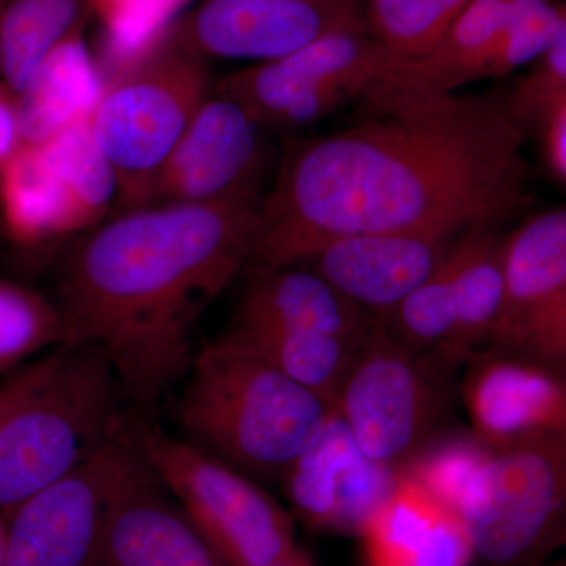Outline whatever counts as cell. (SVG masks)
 <instances>
[{"label":"cell","instance_id":"6da1fadb","mask_svg":"<svg viewBox=\"0 0 566 566\" xmlns=\"http://www.w3.org/2000/svg\"><path fill=\"white\" fill-rule=\"evenodd\" d=\"M367 117L283 151L248 266L303 264L354 234L457 240L501 222L526 188V125L509 96L389 93Z\"/></svg>","mask_w":566,"mask_h":566},{"label":"cell","instance_id":"7a4b0ae2","mask_svg":"<svg viewBox=\"0 0 566 566\" xmlns=\"http://www.w3.org/2000/svg\"><path fill=\"white\" fill-rule=\"evenodd\" d=\"M262 199L155 205L87 230L59 273L63 344L99 349L150 411L191 370L200 316L251 263Z\"/></svg>","mask_w":566,"mask_h":566},{"label":"cell","instance_id":"3957f363","mask_svg":"<svg viewBox=\"0 0 566 566\" xmlns=\"http://www.w3.org/2000/svg\"><path fill=\"white\" fill-rule=\"evenodd\" d=\"M122 387L104 354L62 344L0 386V517L87 461L117 433Z\"/></svg>","mask_w":566,"mask_h":566},{"label":"cell","instance_id":"277c9868","mask_svg":"<svg viewBox=\"0 0 566 566\" xmlns=\"http://www.w3.org/2000/svg\"><path fill=\"white\" fill-rule=\"evenodd\" d=\"M334 416L333 405L223 338L197 353L177 409L192 444L279 482Z\"/></svg>","mask_w":566,"mask_h":566},{"label":"cell","instance_id":"5b68a950","mask_svg":"<svg viewBox=\"0 0 566 566\" xmlns=\"http://www.w3.org/2000/svg\"><path fill=\"white\" fill-rule=\"evenodd\" d=\"M212 91L207 59L186 46L172 24L104 85L87 120L117 178L118 210L140 207Z\"/></svg>","mask_w":566,"mask_h":566},{"label":"cell","instance_id":"8992f818","mask_svg":"<svg viewBox=\"0 0 566 566\" xmlns=\"http://www.w3.org/2000/svg\"><path fill=\"white\" fill-rule=\"evenodd\" d=\"M125 430L226 566H262L296 547L292 516L252 476L158 424L125 417Z\"/></svg>","mask_w":566,"mask_h":566},{"label":"cell","instance_id":"52a82bcc","mask_svg":"<svg viewBox=\"0 0 566 566\" xmlns=\"http://www.w3.org/2000/svg\"><path fill=\"white\" fill-rule=\"evenodd\" d=\"M458 515L488 566L546 560L566 526V438L539 434L490 447Z\"/></svg>","mask_w":566,"mask_h":566},{"label":"cell","instance_id":"ba28073f","mask_svg":"<svg viewBox=\"0 0 566 566\" xmlns=\"http://www.w3.org/2000/svg\"><path fill=\"white\" fill-rule=\"evenodd\" d=\"M406 61L368 31L335 32L277 61L222 77L214 92L240 103L266 132H293L367 102Z\"/></svg>","mask_w":566,"mask_h":566},{"label":"cell","instance_id":"9c48e42d","mask_svg":"<svg viewBox=\"0 0 566 566\" xmlns=\"http://www.w3.org/2000/svg\"><path fill=\"white\" fill-rule=\"evenodd\" d=\"M444 408L434 367L376 322L335 401L360 452L401 471L430 441Z\"/></svg>","mask_w":566,"mask_h":566},{"label":"cell","instance_id":"30bf717a","mask_svg":"<svg viewBox=\"0 0 566 566\" xmlns=\"http://www.w3.org/2000/svg\"><path fill=\"white\" fill-rule=\"evenodd\" d=\"M566 24V0H472L427 57L406 62L381 93L439 96L534 65Z\"/></svg>","mask_w":566,"mask_h":566},{"label":"cell","instance_id":"8fae6325","mask_svg":"<svg viewBox=\"0 0 566 566\" xmlns=\"http://www.w3.org/2000/svg\"><path fill=\"white\" fill-rule=\"evenodd\" d=\"M98 566H226L142 457L117 434Z\"/></svg>","mask_w":566,"mask_h":566},{"label":"cell","instance_id":"7c38bea8","mask_svg":"<svg viewBox=\"0 0 566 566\" xmlns=\"http://www.w3.org/2000/svg\"><path fill=\"white\" fill-rule=\"evenodd\" d=\"M202 57L277 61L335 32L368 31L359 0H203L172 22Z\"/></svg>","mask_w":566,"mask_h":566},{"label":"cell","instance_id":"4fadbf2b","mask_svg":"<svg viewBox=\"0 0 566 566\" xmlns=\"http://www.w3.org/2000/svg\"><path fill=\"white\" fill-rule=\"evenodd\" d=\"M264 132L240 103L212 91L148 185L139 208L260 193L270 155Z\"/></svg>","mask_w":566,"mask_h":566},{"label":"cell","instance_id":"5bb4252c","mask_svg":"<svg viewBox=\"0 0 566 566\" xmlns=\"http://www.w3.org/2000/svg\"><path fill=\"white\" fill-rule=\"evenodd\" d=\"M118 430L87 461L3 517L2 566H98Z\"/></svg>","mask_w":566,"mask_h":566},{"label":"cell","instance_id":"9a60e30c","mask_svg":"<svg viewBox=\"0 0 566 566\" xmlns=\"http://www.w3.org/2000/svg\"><path fill=\"white\" fill-rule=\"evenodd\" d=\"M400 476L398 469L365 457L335 412L323 434L286 469L281 483L305 526L360 538Z\"/></svg>","mask_w":566,"mask_h":566},{"label":"cell","instance_id":"2e32d148","mask_svg":"<svg viewBox=\"0 0 566 566\" xmlns=\"http://www.w3.org/2000/svg\"><path fill=\"white\" fill-rule=\"evenodd\" d=\"M461 385L472 433L488 447L539 434L566 438V374L515 349L468 357Z\"/></svg>","mask_w":566,"mask_h":566},{"label":"cell","instance_id":"e0dca14e","mask_svg":"<svg viewBox=\"0 0 566 566\" xmlns=\"http://www.w3.org/2000/svg\"><path fill=\"white\" fill-rule=\"evenodd\" d=\"M457 240L416 233L354 234L327 244L303 264L371 318L381 319L439 270Z\"/></svg>","mask_w":566,"mask_h":566},{"label":"cell","instance_id":"ac0fdd59","mask_svg":"<svg viewBox=\"0 0 566 566\" xmlns=\"http://www.w3.org/2000/svg\"><path fill=\"white\" fill-rule=\"evenodd\" d=\"M360 539L364 566H472L476 557L460 515L403 474Z\"/></svg>","mask_w":566,"mask_h":566},{"label":"cell","instance_id":"d6986e66","mask_svg":"<svg viewBox=\"0 0 566 566\" xmlns=\"http://www.w3.org/2000/svg\"><path fill=\"white\" fill-rule=\"evenodd\" d=\"M237 322L335 335L364 345L375 319L305 264L248 266Z\"/></svg>","mask_w":566,"mask_h":566},{"label":"cell","instance_id":"ffe728a7","mask_svg":"<svg viewBox=\"0 0 566 566\" xmlns=\"http://www.w3.org/2000/svg\"><path fill=\"white\" fill-rule=\"evenodd\" d=\"M505 301L488 346L505 345L566 289V207L543 212L504 240Z\"/></svg>","mask_w":566,"mask_h":566},{"label":"cell","instance_id":"44dd1931","mask_svg":"<svg viewBox=\"0 0 566 566\" xmlns=\"http://www.w3.org/2000/svg\"><path fill=\"white\" fill-rule=\"evenodd\" d=\"M102 91L84 32L74 33L48 55L17 96L22 144H44L87 117Z\"/></svg>","mask_w":566,"mask_h":566},{"label":"cell","instance_id":"7402d4cb","mask_svg":"<svg viewBox=\"0 0 566 566\" xmlns=\"http://www.w3.org/2000/svg\"><path fill=\"white\" fill-rule=\"evenodd\" d=\"M504 240L493 227L469 230L453 245L455 260V333L438 353L453 367L490 345L505 301Z\"/></svg>","mask_w":566,"mask_h":566},{"label":"cell","instance_id":"603a6c76","mask_svg":"<svg viewBox=\"0 0 566 566\" xmlns=\"http://www.w3.org/2000/svg\"><path fill=\"white\" fill-rule=\"evenodd\" d=\"M223 340L259 357L335 408L360 346L335 335L234 323Z\"/></svg>","mask_w":566,"mask_h":566},{"label":"cell","instance_id":"cb8c5ba5","mask_svg":"<svg viewBox=\"0 0 566 566\" xmlns=\"http://www.w3.org/2000/svg\"><path fill=\"white\" fill-rule=\"evenodd\" d=\"M0 203L7 230L18 243L77 233L69 193L41 145L22 144L0 169Z\"/></svg>","mask_w":566,"mask_h":566},{"label":"cell","instance_id":"d4e9b609","mask_svg":"<svg viewBox=\"0 0 566 566\" xmlns=\"http://www.w3.org/2000/svg\"><path fill=\"white\" fill-rule=\"evenodd\" d=\"M92 0H9L2 20L0 80L14 95L31 84L59 44L84 32Z\"/></svg>","mask_w":566,"mask_h":566},{"label":"cell","instance_id":"484cf974","mask_svg":"<svg viewBox=\"0 0 566 566\" xmlns=\"http://www.w3.org/2000/svg\"><path fill=\"white\" fill-rule=\"evenodd\" d=\"M87 117L41 144L69 193L77 232L102 222L118 196L117 178L93 140Z\"/></svg>","mask_w":566,"mask_h":566},{"label":"cell","instance_id":"4316f807","mask_svg":"<svg viewBox=\"0 0 566 566\" xmlns=\"http://www.w3.org/2000/svg\"><path fill=\"white\" fill-rule=\"evenodd\" d=\"M472 0H368V32L406 62L427 57Z\"/></svg>","mask_w":566,"mask_h":566},{"label":"cell","instance_id":"83f0119b","mask_svg":"<svg viewBox=\"0 0 566 566\" xmlns=\"http://www.w3.org/2000/svg\"><path fill=\"white\" fill-rule=\"evenodd\" d=\"M376 322L415 353H441L452 340L457 324L453 248L434 274Z\"/></svg>","mask_w":566,"mask_h":566},{"label":"cell","instance_id":"f1b7e54d","mask_svg":"<svg viewBox=\"0 0 566 566\" xmlns=\"http://www.w3.org/2000/svg\"><path fill=\"white\" fill-rule=\"evenodd\" d=\"M57 304L18 283L0 281V374L63 344Z\"/></svg>","mask_w":566,"mask_h":566},{"label":"cell","instance_id":"f546056e","mask_svg":"<svg viewBox=\"0 0 566 566\" xmlns=\"http://www.w3.org/2000/svg\"><path fill=\"white\" fill-rule=\"evenodd\" d=\"M490 447L471 434L428 441L401 469L436 501L458 513L465 491L485 463Z\"/></svg>","mask_w":566,"mask_h":566},{"label":"cell","instance_id":"4dcf8cb0","mask_svg":"<svg viewBox=\"0 0 566 566\" xmlns=\"http://www.w3.org/2000/svg\"><path fill=\"white\" fill-rule=\"evenodd\" d=\"M185 0H92L93 13L102 18L111 54L120 62L158 39Z\"/></svg>","mask_w":566,"mask_h":566},{"label":"cell","instance_id":"1f68e13d","mask_svg":"<svg viewBox=\"0 0 566 566\" xmlns=\"http://www.w3.org/2000/svg\"><path fill=\"white\" fill-rule=\"evenodd\" d=\"M566 91V24L549 51L534 63L510 95L513 109L524 125L542 122L547 107Z\"/></svg>","mask_w":566,"mask_h":566},{"label":"cell","instance_id":"d6a6232c","mask_svg":"<svg viewBox=\"0 0 566 566\" xmlns=\"http://www.w3.org/2000/svg\"><path fill=\"white\" fill-rule=\"evenodd\" d=\"M566 374V289L505 345Z\"/></svg>","mask_w":566,"mask_h":566},{"label":"cell","instance_id":"836d02e7","mask_svg":"<svg viewBox=\"0 0 566 566\" xmlns=\"http://www.w3.org/2000/svg\"><path fill=\"white\" fill-rule=\"evenodd\" d=\"M542 122L546 125L551 163L554 169L566 178V91L547 107Z\"/></svg>","mask_w":566,"mask_h":566},{"label":"cell","instance_id":"e575fe53","mask_svg":"<svg viewBox=\"0 0 566 566\" xmlns=\"http://www.w3.org/2000/svg\"><path fill=\"white\" fill-rule=\"evenodd\" d=\"M22 145L17 95L0 80V169Z\"/></svg>","mask_w":566,"mask_h":566},{"label":"cell","instance_id":"d590c367","mask_svg":"<svg viewBox=\"0 0 566 566\" xmlns=\"http://www.w3.org/2000/svg\"><path fill=\"white\" fill-rule=\"evenodd\" d=\"M262 566H315V564L303 547L296 546L293 551H290L286 556Z\"/></svg>","mask_w":566,"mask_h":566},{"label":"cell","instance_id":"8d00e7d4","mask_svg":"<svg viewBox=\"0 0 566 566\" xmlns=\"http://www.w3.org/2000/svg\"><path fill=\"white\" fill-rule=\"evenodd\" d=\"M3 554H6V524L0 517V566L3 565Z\"/></svg>","mask_w":566,"mask_h":566},{"label":"cell","instance_id":"74e56055","mask_svg":"<svg viewBox=\"0 0 566 566\" xmlns=\"http://www.w3.org/2000/svg\"><path fill=\"white\" fill-rule=\"evenodd\" d=\"M7 2H9V0H0V71H2V20L7 9Z\"/></svg>","mask_w":566,"mask_h":566},{"label":"cell","instance_id":"f35d334b","mask_svg":"<svg viewBox=\"0 0 566 566\" xmlns=\"http://www.w3.org/2000/svg\"><path fill=\"white\" fill-rule=\"evenodd\" d=\"M527 566H566V554L564 557L557 558V560H542L536 562V564L527 565Z\"/></svg>","mask_w":566,"mask_h":566},{"label":"cell","instance_id":"ab89813d","mask_svg":"<svg viewBox=\"0 0 566 566\" xmlns=\"http://www.w3.org/2000/svg\"><path fill=\"white\" fill-rule=\"evenodd\" d=\"M556 551H566V526L562 532L560 538H558Z\"/></svg>","mask_w":566,"mask_h":566}]
</instances>
